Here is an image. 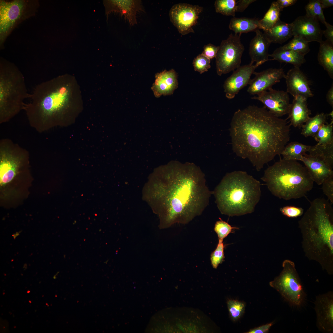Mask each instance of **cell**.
<instances>
[{
  "mask_svg": "<svg viewBox=\"0 0 333 333\" xmlns=\"http://www.w3.org/2000/svg\"><path fill=\"white\" fill-rule=\"evenodd\" d=\"M212 194L199 168L179 162L150 178L143 190L144 200L159 217L160 229L189 223L202 214Z\"/></svg>",
  "mask_w": 333,
  "mask_h": 333,
  "instance_id": "obj_1",
  "label": "cell"
},
{
  "mask_svg": "<svg viewBox=\"0 0 333 333\" xmlns=\"http://www.w3.org/2000/svg\"><path fill=\"white\" fill-rule=\"evenodd\" d=\"M310 146L297 142H291L286 146L281 154L285 159L301 161Z\"/></svg>",
  "mask_w": 333,
  "mask_h": 333,
  "instance_id": "obj_29",
  "label": "cell"
},
{
  "mask_svg": "<svg viewBox=\"0 0 333 333\" xmlns=\"http://www.w3.org/2000/svg\"><path fill=\"white\" fill-rule=\"evenodd\" d=\"M290 125L264 107L249 105L236 111L230 128L233 152L260 171L280 155L290 139Z\"/></svg>",
  "mask_w": 333,
  "mask_h": 333,
  "instance_id": "obj_2",
  "label": "cell"
},
{
  "mask_svg": "<svg viewBox=\"0 0 333 333\" xmlns=\"http://www.w3.org/2000/svg\"><path fill=\"white\" fill-rule=\"evenodd\" d=\"M203 9L198 5L185 3L176 4L170 10V19L182 35L194 33L193 27L197 23L199 14Z\"/></svg>",
  "mask_w": 333,
  "mask_h": 333,
  "instance_id": "obj_12",
  "label": "cell"
},
{
  "mask_svg": "<svg viewBox=\"0 0 333 333\" xmlns=\"http://www.w3.org/2000/svg\"><path fill=\"white\" fill-rule=\"evenodd\" d=\"M326 114L323 113H318L310 117L302 126L301 134L304 137H314L320 127L327 123Z\"/></svg>",
  "mask_w": 333,
  "mask_h": 333,
  "instance_id": "obj_30",
  "label": "cell"
},
{
  "mask_svg": "<svg viewBox=\"0 0 333 333\" xmlns=\"http://www.w3.org/2000/svg\"><path fill=\"white\" fill-rule=\"evenodd\" d=\"M224 246L223 241L219 240V242L216 249L211 253V261L212 267L216 268L221 263L224 258Z\"/></svg>",
  "mask_w": 333,
  "mask_h": 333,
  "instance_id": "obj_39",
  "label": "cell"
},
{
  "mask_svg": "<svg viewBox=\"0 0 333 333\" xmlns=\"http://www.w3.org/2000/svg\"><path fill=\"white\" fill-rule=\"evenodd\" d=\"M255 36L251 40L249 44V55L251 59L250 64L262 63L268 60L269 54L268 49L271 42L265 34L259 29L255 31Z\"/></svg>",
  "mask_w": 333,
  "mask_h": 333,
  "instance_id": "obj_22",
  "label": "cell"
},
{
  "mask_svg": "<svg viewBox=\"0 0 333 333\" xmlns=\"http://www.w3.org/2000/svg\"><path fill=\"white\" fill-rule=\"evenodd\" d=\"M322 8L325 9L333 5V0H319Z\"/></svg>",
  "mask_w": 333,
  "mask_h": 333,
  "instance_id": "obj_48",
  "label": "cell"
},
{
  "mask_svg": "<svg viewBox=\"0 0 333 333\" xmlns=\"http://www.w3.org/2000/svg\"><path fill=\"white\" fill-rule=\"evenodd\" d=\"M326 29L323 31V35L327 39V40L333 45V26L327 22L325 24Z\"/></svg>",
  "mask_w": 333,
  "mask_h": 333,
  "instance_id": "obj_44",
  "label": "cell"
},
{
  "mask_svg": "<svg viewBox=\"0 0 333 333\" xmlns=\"http://www.w3.org/2000/svg\"><path fill=\"white\" fill-rule=\"evenodd\" d=\"M227 306L230 317L234 321L239 319L244 313L245 305L242 302L229 300L227 302Z\"/></svg>",
  "mask_w": 333,
  "mask_h": 333,
  "instance_id": "obj_36",
  "label": "cell"
},
{
  "mask_svg": "<svg viewBox=\"0 0 333 333\" xmlns=\"http://www.w3.org/2000/svg\"><path fill=\"white\" fill-rule=\"evenodd\" d=\"M240 35L231 33L221 42L215 57L216 72L219 76L233 71L240 66L245 50Z\"/></svg>",
  "mask_w": 333,
  "mask_h": 333,
  "instance_id": "obj_11",
  "label": "cell"
},
{
  "mask_svg": "<svg viewBox=\"0 0 333 333\" xmlns=\"http://www.w3.org/2000/svg\"><path fill=\"white\" fill-rule=\"evenodd\" d=\"M220 212L229 216L253 212L261 195V183L245 171L227 173L212 191Z\"/></svg>",
  "mask_w": 333,
  "mask_h": 333,
  "instance_id": "obj_5",
  "label": "cell"
},
{
  "mask_svg": "<svg viewBox=\"0 0 333 333\" xmlns=\"http://www.w3.org/2000/svg\"><path fill=\"white\" fill-rule=\"evenodd\" d=\"M307 100L300 97L294 98L288 114L290 125L301 128L310 118L311 113L308 108Z\"/></svg>",
  "mask_w": 333,
  "mask_h": 333,
  "instance_id": "obj_23",
  "label": "cell"
},
{
  "mask_svg": "<svg viewBox=\"0 0 333 333\" xmlns=\"http://www.w3.org/2000/svg\"><path fill=\"white\" fill-rule=\"evenodd\" d=\"M308 152L310 155L317 157L330 168H333V141L330 143L311 146Z\"/></svg>",
  "mask_w": 333,
  "mask_h": 333,
  "instance_id": "obj_28",
  "label": "cell"
},
{
  "mask_svg": "<svg viewBox=\"0 0 333 333\" xmlns=\"http://www.w3.org/2000/svg\"><path fill=\"white\" fill-rule=\"evenodd\" d=\"M273 325V322L267 323L250 330L247 333H267L270 327Z\"/></svg>",
  "mask_w": 333,
  "mask_h": 333,
  "instance_id": "obj_45",
  "label": "cell"
},
{
  "mask_svg": "<svg viewBox=\"0 0 333 333\" xmlns=\"http://www.w3.org/2000/svg\"><path fill=\"white\" fill-rule=\"evenodd\" d=\"M4 294H5V293L4 292L3 293V295H4Z\"/></svg>",
  "mask_w": 333,
  "mask_h": 333,
  "instance_id": "obj_52",
  "label": "cell"
},
{
  "mask_svg": "<svg viewBox=\"0 0 333 333\" xmlns=\"http://www.w3.org/2000/svg\"><path fill=\"white\" fill-rule=\"evenodd\" d=\"M292 28V23H287L280 20L264 33L271 43L282 44L293 36Z\"/></svg>",
  "mask_w": 333,
  "mask_h": 333,
  "instance_id": "obj_24",
  "label": "cell"
},
{
  "mask_svg": "<svg viewBox=\"0 0 333 333\" xmlns=\"http://www.w3.org/2000/svg\"><path fill=\"white\" fill-rule=\"evenodd\" d=\"M255 0H240L236 2V12H242L252 3L255 2Z\"/></svg>",
  "mask_w": 333,
  "mask_h": 333,
  "instance_id": "obj_43",
  "label": "cell"
},
{
  "mask_svg": "<svg viewBox=\"0 0 333 333\" xmlns=\"http://www.w3.org/2000/svg\"><path fill=\"white\" fill-rule=\"evenodd\" d=\"M305 256L329 275L333 273V209L332 204L317 198L298 221Z\"/></svg>",
  "mask_w": 333,
  "mask_h": 333,
  "instance_id": "obj_3",
  "label": "cell"
},
{
  "mask_svg": "<svg viewBox=\"0 0 333 333\" xmlns=\"http://www.w3.org/2000/svg\"><path fill=\"white\" fill-rule=\"evenodd\" d=\"M229 28L235 34L241 35L243 33L255 31L259 29V20L256 18L233 17L230 21Z\"/></svg>",
  "mask_w": 333,
  "mask_h": 333,
  "instance_id": "obj_27",
  "label": "cell"
},
{
  "mask_svg": "<svg viewBox=\"0 0 333 333\" xmlns=\"http://www.w3.org/2000/svg\"><path fill=\"white\" fill-rule=\"evenodd\" d=\"M52 79L35 86L25 111L30 126L37 132L48 131L56 124L68 105L70 90L67 83Z\"/></svg>",
  "mask_w": 333,
  "mask_h": 333,
  "instance_id": "obj_4",
  "label": "cell"
},
{
  "mask_svg": "<svg viewBox=\"0 0 333 333\" xmlns=\"http://www.w3.org/2000/svg\"><path fill=\"white\" fill-rule=\"evenodd\" d=\"M30 292V290H28L27 291V293H29Z\"/></svg>",
  "mask_w": 333,
  "mask_h": 333,
  "instance_id": "obj_49",
  "label": "cell"
},
{
  "mask_svg": "<svg viewBox=\"0 0 333 333\" xmlns=\"http://www.w3.org/2000/svg\"><path fill=\"white\" fill-rule=\"evenodd\" d=\"M283 269L279 275L269 283L290 304L299 306L305 298L304 292L294 263L289 260L282 262Z\"/></svg>",
  "mask_w": 333,
  "mask_h": 333,
  "instance_id": "obj_10",
  "label": "cell"
},
{
  "mask_svg": "<svg viewBox=\"0 0 333 333\" xmlns=\"http://www.w3.org/2000/svg\"><path fill=\"white\" fill-rule=\"evenodd\" d=\"M220 220L216 222L215 223L214 230L217 233L219 240L223 241L225 238L232 231L237 228L236 227L231 226L227 222L223 221L219 218Z\"/></svg>",
  "mask_w": 333,
  "mask_h": 333,
  "instance_id": "obj_37",
  "label": "cell"
},
{
  "mask_svg": "<svg viewBox=\"0 0 333 333\" xmlns=\"http://www.w3.org/2000/svg\"><path fill=\"white\" fill-rule=\"evenodd\" d=\"M261 179L272 195L285 200L305 196L314 182L304 166L283 158L266 169Z\"/></svg>",
  "mask_w": 333,
  "mask_h": 333,
  "instance_id": "obj_6",
  "label": "cell"
},
{
  "mask_svg": "<svg viewBox=\"0 0 333 333\" xmlns=\"http://www.w3.org/2000/svg\"><path fill=\"white\" fill-rule=\"evenodd\" d=\"M24 76L13 63L0 58V124L9 121L22 110L30 98Z\"/></svg>",
  "mask_w": 333,
  "mask_h": 333,
  "instance_id": "obj_7",
  "label": "cell"
},
{
  "mask_svg": "<svg viewBox=\"0 0 333 333\" xmlns=\"http://www.w3.org/2000/svg\"><path fill=\"white\" fill-rule=\"evenodd\" d=\"M155 77V81L151 89L156 98L162 95H171L178 87L177 75L174 69L169 71L165 70L157 73Z\"/></svg>",
  "mask_w": 333,
  "mask_h": 333,
  "instance_id": "obj_20",
  "label": "cell"
},
{
  "mask_svg": "<svg viewBox=\"0 0 333 333\" xmlns=\"http://www.w3.org/2000/svg\"><path fill=\"white\" fill-rule=\"evenodd\" d=\"M254 77L251 79L247 90L253 95H257L272 88L284 78L285 74L282 68H269L259 72H254Z\"/></svg>",
  "mask_w": 333,
  "mask_h": 333,
  "instance_id": "obj_16",
  "label": "cell"
},
{
  "mask_svg": "<svg viewBox=\"0 0 333 333\" xmlns=\"http://www.w3.org/2000/svg\"><path fill=\"white\" fill-rule=\"evenodd\" d=\"M333 121L323 125L314 137L317 144H326L333 141Z\"/></svg>",
  "mask_w": 333,
  "mask_h": 333,
  "instance_id": "obj_33",
  "label": "cell"
},
{
  "mask_svg": "<svg viewBox=\"0 0 333 333\" xmlns=\"http://www.w3.org/2000/svg\"><path fill=\"white\" fill-rule=\"evenodd\" d=\"M320 43L318 55L319 64L327 72L331 78L333 79V45L327 40Z\"/></svg>",
  "mask_w": 333,
  "mask_h": 333,
  "instance_id": "obj_26",
  "label": "cell"
},
{
  "mask_svg": "<svg viewBox=\"0 0 333 333\" xmlns=\"http://www.w3.org/2000/svg\"><path fill=\"white\" fill-rule=\"evenodd\" d=\"M29 302L30 303H31V302L30 300H29Z\"/></svg>",
  "mask_w": 333,
  "mask_h": 333,
  "instance_id": "obj_50",
  "label": "cell"
},
{
  "mask_svg": "<svg viewBox=\"0 0 333 333\" xmlns=\"http://www.w3.org/2000/svg\"><path fill=\"white\" fill-rule=\"evenodd\" d=\"M263 64L257 63L253 65L249 63L240 66L234 70L225 80L224 84L226 97L228 99L233 98L241 89L249 84L251 75L255 69Z\"/></svg>",
  "mask_w": 333,
  "mask_h": 333,
  "instance_id": "obj_15",
  "label": "cell"
},
{
  "mask_svg": "<svg viewBox=\"0 0 333 333\" xmlns=\"http://www.w3.org/2000/svg\"><path fill=\"white\" fill-rule=\"evenodd\" d=\"M37 0H0V46L4 48L8 36L18 25L35 14L39 7Z\"/></svg>",
  "mask_w": 333,
  "mask_h": 333,
  "instance_id": "obj_8",
  "label": "cell"
},
{
  "mask_svg": "<svg viewBox=\"0 0 333 333\" xmlns=\"http://www.w3.org/2000/svg\"><path fill=\"white\" fill-rule=\"evenodd\" d=\"M210 63V59L201 54L194 59L192 63L194 70L202 74L211 68Z\"/></svg>",
  "mask_w": 333,
  "mask_h": 333,
  "instance_id": "obj_38",
  "label": "cell"
},
{
  "mask_svg": "<svg viewBox=\"0 0 333 333\" xmlns=\"http://www.w3.org/2000/svg\"><path fill=\"white\" fill-rule=\"evenodd\" d=\"M314 310L316 324L319 330L325 333L333 332V293L331 291L316 297Z\"/></svg>",
  "mask_w": 333,
  "mask_h": 333,
  "instance_id": "obj_14",
  "label": "cell"
},
{
  "mask_svg": "<svg viewBox=\"0 0 333 333\" xmlns=\"http://www.w3.org/2000/svg\"><path fill=\"white\" fill-rule=\"evenodd\" d=\"M236 0H216L214 5L216 11L226 16L235 17Z\"/></svg>",
  "mask_w": 333,
  "mask_h": 333,
  "instance_id": "obj_35",
  "label": "cell"
},
{
  "mask_svg": "<svg viewBox=\"0 0 333 333\" xmlns=\"http://www.w3.org/2000/svg\"><path fill=\"white\" fill-rule=\"evenodd\" d=\"M29 152L8 138L0 140V184L4 187L21 171L29 158Z\"/></svg>",
  "mask_w": 333,
  "mask_h": 333,
  "instance_id": "obj_9",
  "label": "cell"
},
{
  "mask_svg": "<svg viewBox=\"0 0 333 333\" xmlns=\"http://www.w3.org/2000/svg\"><path fill=\"white\" fill-rule=\"evenodd\" d=\"M284 78L286 84V92L294 98L300 97L307 99L313 96L309 81L300 68L294 67L288 71Z\"/></svg>",
  "mask_w": 333,
  "mask_h": 333,
  "instance_id": "obj_18",
  "label": "cell"
},
{
  "mask_svg": "<svg viewBox=\"0 0 333 333\" xmlns=\"http://www.w3.org/2000/svg\"><path fill=\"white\" fill-rule=\"evenodd\" d=\"M258 100L270 113L279 117L288 114L291 104L288 93L272 88L251 98Z\"/></svg>",
  "mask_w": 333,
  "mask_h": 333,
  "instance_id": "obj_13",
  "label": "cell"
},
{
  "mask_svg": "<svg viewBox=\"0 0 333 333\" xmlns=\"http://www.w3.org/2000/svg\"><path fill=\"white\" fill-rule=\"evenodd\" d=\"M46 304L47 305H48V304L47 303H46Z\"/></svg>",
  "mask_w": 333,
  "mask_h": 333,
  "instance_id": "obj_51",
  "label": "cell"
},
{
  "mask_svg": "<svg viewBox=\"0 0 333 333\" xmlns=\"http://www.w3.org/2000/svg\"><path fill=\"white\" fill-rule=\"evenodd\" d=\"M280 11L276 2H273L263 18L259 20V29L265 31L272 28L280 20Z\"/></svg>",
  "mask_w": 333,
  "mask_h": 333,
  "instance_id": "obj_31",
  "label": "cell"
},
{
  "mask_svg": "<svg viewBox=\"0 0 333 333\" xmlns=\"http://www.w3.org/2000/svg\"><path fill=\"white\" fill-rule=\"evenodd\" d=\"M322 185L323 193L331 204L333 203V175L326 179Z\"/></svg>",
  "mask_w": 333,
  "mask_h": 333,
  "instance_id": "obj_41",
  "label": "cell"
},
{
  "mask_svg": "<svg viewBox=\"0 0 333 333\" xmlns=\"http://www.w3.org/2000/svg\"><path fill=\"white\" fill-rule=\"evenodd\" d=\"M303 162L314 182L322 185L327 178L333 175L332 169L319 158L305 154L301 161Z\"/></svg>",
  "mask_w": 333,
  "mask_h": 333,
  "instance_id": "obj_21",
  "label": "cell"
},
{
  "mask_svg": "<svg viewBox=\"0 0 333 333\" xmlns=\"http://www.w3.org/2000/svg\"><path fill=\"white\" fill-rule=\"evenodd\" d=\"M282 213L289 218H296L301 216L303 213L304 209L301 207L287 206L280 208Z\"/></svg>",
  "mask_w": 333,
  "mask_h": 333,
  "instance_id": "obj_40",
  "label": "cell"
},
{
  "mask_svg": "<svg viewBox=\"0 0 333 333\" xmlns=\"http://www.w3.org/2000/svg\"><path fill=\"white\" fill-rule=\"evenodd\" d=\"M305 55L293 51L284 49L281 47L277 48L269 56L280 63H285L293 65L294 67L300 68L305 63Z\"/></svg>",
  "mask_w": 333,
  "mask_h": 333,
  "instance_id": "obj_25",
  "label": "cell"
},
{
  "mask_svg": "<svg viewBox=\"0 0 333 333\" xmlns=\"http://www.w3.org/2000/svg\"><path fill=\"white\" fill-rule=\"evenodd\" d=\"M297 1V0H278L276 2L281 11H282L284 8L294 4Z\"/></svg>",
  "mask_w": 333,
  "mask_h": 333,
  "instance_id": "obj_46",
  "label": "cell"
},
{
  "mask_svg": "<svg viewBox=\"0 0 333 333\" xmlns=\"http://www.w3.org/2000/svg\"><path fill=\"white\" fill-rule=\"evenodd\" d=\"M104 4L106 14L112 12H118L132 26L137 23V13L144 11L140 0H106Z\"/></svg>",
  "mask_w": 333,
  "mask_h": 333,
  "instance_id": "obj_19",
  "label": "cell"
},
{
  "mask_svg": "<svg viewBox=\"0 0 333 333\" xmlns=\"http://www.w3.org/2000/svg\"><path fill=\"white\" fill-rule=\"evenodd\" d=\"M308 43L300 37L294 36L293 39L281 47L284 49L291 50L305 55L310 50Z\"/></svg>",
  "mask_w": 333,
  "mask_h": 333,
  "instance_id": "obj_34",
  "label": "cell"
},
{
  "mask_svg": "<svg viewBox=\"0 0 333 333\" xmlns=\"http://www.w3.org/2000/svg\"><path fill=\"white\" fill-rule=\"evenodd\" d=\"M204 50L201 53L204 56L211 59L215 58L219 49V46H216L209 43L204 45Z\"/></svg>",
  "mask_w": 333,
  "mask_h": 333,
  "instance_id": "obj_42",
  "label": "cell"
},
{
  "mask_svg": "<svg viewBox=\"0 0 333 333\" xmlns=\"http://www.w3.org/2000/svg\"><path fill=\"white\" fill-rule=\"evenodd\" d=\"M305 8L306 16L315 18L324 25L326 23L319 0H310Z\"/></svg>",
  "mask_w": 333,
  "mask_h": 333,
  "instance_id": "obj_32",
  "label": "cell"
},
{
  "mask_svg": "<svg viewBox=\"0 0 333 333\" xmlns=\"http://www.w3.org/2000/svg\"><path fill=\"white\" fill-rule=\"evenodd\" d=\"M326 99L327 102L333 108V83L331 88L328 91L326 95Z\"/></svg>",
  "mask_w": 333,
  "mask_h": 333,
  "instance_id": "obj_47",
  "label": "cell"
},
{
  "mask_svg": "<svg viewBox=\"0 0 333 333\" xmlns=\"http://www.w3.org/2000/svg\"><path fill=\"white\" fill-rule=\"evenodd\" d=\"M293 36L300 37L308 43L322 41L323 31L319 21L306 15L298 17L292 23Z\"/></svg>",
  "mask_w": 333,
  "mask_h": 333,
  "instance_id": "obj_17",
  "label": "cell"
}]
</instances>
